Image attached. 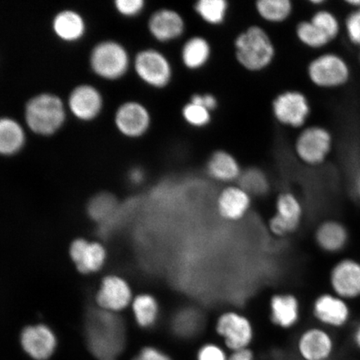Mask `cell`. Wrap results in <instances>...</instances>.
<instances>
[{
  "label": "cell",
  "mask_w": 360,
  "mask_h": 360,
  "mask_svg": "<svg viewBox=\"0 0 360 360\" xmlns=\"http://www.w3.org/2000/svg\"><path fill=\"white\" fill-rule=\"evenodd\" d=\"M84 334L88 348L97 360H117L124 349V323L114 312L90 309L85 319Z\"/></svg>",
  "instance_id": "1"
},
{
  "label": "cell",
  "mask_w": 360,
  "mask_h": 360,
  "mask_svg": "<svg viewBox=\"0 0 360 360\" xmlns=\"http://www.w3.org/2000/svg\"><path fill=\"white\" fill-rule=\"evenodd\" d=\"M233 48L237 64L252 74L267 70L277 56L271 35L259 25H251L240 31L233 39Z\"/></svg>",
  "instance_id": "2"
},
{
  "label": "cell",
  "mask_w": 360,
  "mask_h": 360,
  "mask_svg": "<svg viewBox=\"0 0 360 360\" xmlns=\"http://www.w3.org/2000/svg\"><path fill=\"white\" fill-rule=\"evenodd\" d=\"M25 120L31 131L51 136L64 125L66 108L56 94L41 93L30 98L25 108Z\"/></svg>",
  "instance_id": "3"
},
{
  "label": "cell",
  "mask_w": 360,
  "mask_h": 360,
  "mask_svg": "<svg viewBox=\"0 0 360 360\" xmlns=\"http://www.w3.org/2000/svg\"><path fill=\"white\" fill-rule=\"evenodd\" d=\"M214 331L225 348L233 351L250 349L255 337L254 321L247 314L237 309H226L216 315Z\"/></svg>",
  "instance_id": "4"
},
{
  "label": "cell",
  "mask_w": 360,
  "mask_h": 360,
  "mask_svg": "<svg viewBox=\"0 0 360 360\" xmlns=\"http://www.w3.org/2000/svg\"><path fill=\"white\" fill-rule=\"evenodd\" d=\"M135 75L153 89H168L174 79V68L168 55L156 48L142 49L133 60Z\"/></svg>",
  "instance_id": "5"
},
{
  "label": "cell",
  "mask_w": 360,
  "mask_h": 360,
  "mask_svg": "<svg viewBox=\"0 0 360 360\" xmlns=\"http://www.w3.org/2000/svg\"><path fill=\"white\" fill-rule=\"evenodd\" d=\"M334 139L321 125H307L300 130L294 142V154L301 164L310 168L325 164L332 151Z\"/></svg>",
  "instance_id": "6"
},
{
  "label": "cell",
  "mask_w": 360,
  "mask_h": 360,
  "mask_svg": "<svg viewBox=\"0 0 360 360\" xmlns=\"http://www.w3.org/2000/svg\"><path fill=\"white\" fill-rule=\"evenodd\" d=\"M273 213L267 220L270 235L285 238L299 231L304 218L302 201L294 192L283 191L274 198Z\"/></svg>",
  "instance_id": "7"
},
{
  "label": "cell",
  "mask_w": 360,
  "mask_h": 360,
  "mask_svg": "<svg viewBox=\"0 0 360 360\" xmlns=\"http://www.w3.org/2000/svg\"><path fill=\"white\" fill-rule=\"evenodd\" d=\"M306 76L313 86L321 89H335L349 82L351 70L344 57L326 52L315 56L306 67Z\"/></svg>",
  "instance_id": "8"
},
{
  "label": "cell",
  "mask_w": 360,
  "mask_h": 360,
  "mask_svg": "<svg viewBox=\"0 0 360 360\" xmlns=\"http://www.w3.org/2000/svg\"><path fill=\"white\" fill-rule=\"evenodd\" d=\"M89 65L94 73L100 77L117 80L127 75L133 60L123 44L115 40H103L90 53Z\"/></svg>",
  "instance_id": "9"
},
{
  "label": "cell",
  "mask_w": 360,
  "mask_h": 360,
  "mask_svg": "<svg viewBox=\"0 0 360 360\" xmlns=\"http://www.w3.org/2000/svg\"><path fill=\"white\" fill-rule=\"evenodd\" d=\"M270 109L277 124L299 130L307 126L312 112L308 96L298 89H286L276 94Z\"/></svg>",
  "instance_id": "10"
},
{
  "label": "cell",
  "mask_w": 360,
  "mask_h": 360,
  "mask_svg": "<svg viewBox=\"0 0 360 360\" xmlns=\"http://www.w3.org/2000/svg\"><path fill=\"white\" fill-rule=\"evenodd\" d=\"M255 198L240 184H229L216 193L215 212L224 222L240 223L249 216Z\"/></svg>",
  "instance_id": "11"
},
{
  "label": "cell",
  "mask_w": 360,
  "mask_h": 360,
  "mask_svg": "<svg viewBox=\"0 0 360 360\" xmlns=\"http://www.w3.org/2000/svg\"><path fill=\"white\" fill-rule=\"evenodd\" d=\"M303 306L298 295L290 291L272 292L267 300V315L270 323L281 330H290L299 326Z\"/></svg>",
  "instance_id": "12"
},
{
  "label": "cell",
  "mask_w": 360,
  "mask_h": 360,
  "mask_svg": "<svg viewBox=\"0 0 360 360\" xmlns=\"http://www.w3.org/2000/svg\"><path fill=\"white\" fill-rule=\"evenodd\" d=\"M187 28L186 18L173 8H158L147 21L148 34L160 44H173L182 39Z\"/></svg>",
  "instance_id": "13"
},
{
  "label": "cell",
  "mask_w": 360,
  "mask_h": 360,
  "mask_svg": "<svg viewBox=\"0 0 360 360\" xmlns=\"http://www.w3.org/2000/svg\"><path fill=\"white\" fill-rule=\"evenodd\" d=\"M115 124L126 138L141 139L150 132L153 117L145 103L137 101H125L115 112Z\"/></svg>",
  "instance_id": "14"
},
{
  "label": "cell",
  "mask_w": 360,
  "mask_h": 360,
  "mask_svg": "<svg viewBox=\"0 0 360 360\" xmlns=\"http://www.w3.org/2000/svg\"><path fill=\"white\" fill-rule=\"evenodd\" d=\"M312 317L319 326L341 328L350 321L351 309L348 301L330 292H322L313 300L310 307Z\"/></svg>",
  "instance_id": "15"
},
{
  "label": "cell",
  "mask_w": 360,
  "mask_h": 360,
  "mask_svg": "<svg viewBox=\"0 0 360 360\" xmlns=\"http://www.w3.org/2000/svg\"><path fill=\"white\" fill-rule=\"evenodd\" d=\"M333 294L346 300L360 299V261L351 257L338 260L328 273Z\"/></svg>",
  "instance_id": "16"
},
{
  "label": "cell",
  "mask_w": 360,
  "mask_h": 360,
  "mask_svg": "<svg viewBox=\"0 0 360 360\" xmlns=\"http://www.w3.org/2000/svg\"><path fill=\"white\" fill-rule=\"evenodd\" d=\"M335 349L334 338L322 326L304 328L296 341L297 352L303 360H328Z\"/></svg>",
  "instance_id": "17"
},
{
  "label": "cell",
  "mask_w": 360,
  "mask_h": 360,
  "mask_svg": "<svg viewBox=\"0 0 360 360\" xmlns=\"http://www.w3.org/2000/svg\"><path fill=\"white\" fill-rule=\"evenodd\" d=\"M243 170L244 168L237 157L223 148L211 153L205 165L207 177L222 186L238 183Z\"/></svg>",
  "instance_id": "18"
},
{
  "label": "cell",
  "mask_w": 360,
  "mask_h": 360,
  "mask_svg": "<svg viewBox=\"0 0 360 360\" xmlns=\"http://www.w3.org/2000/svg\"><path fill=\"white\" fill-rule=\"evenodd\" d=\"M134 298L132 288L127 281L118 276H109L103 281L96 301L100 308L115 313L131 305Z\"/></svg>",
  "instance_id": "19"
},
{
  "label": "cell",
  "mask_w": 360,
  "mask_h": 360,
  "mask_svg": "<svg viewBox=\"0 0 360 360\" xmlns=\"http://www.w3.org/2000/svg\"><path fill=\"white\" fill-rule=\"evenodd\" d=\"M349 240L348 228L337 219L323 220L314 231V244L327 255L342 253L348 247Z\"/></svg>",
  "instance_id": "20"
},
{
  "label": "cell",
  "mask_w": 360,
  "mask_h": 360,
  "mask_svg": "<svg viewBox=\"0 0 360 360\" xmlns=\"http://www.w3.org/2000/svg\"><path fill=\"white\" fill-rule=\"evenodd\" d=\"M103 105L102 94L90 84H80L72 90L68 106L76 118L90 121L101 114Z\"/></svg>",
  "instance_id": "21"
},
{
  "label": "cell",
  "mask_w": 360,
  "mask_h": 360,
  "mask_svg": "<svg viewBox=\"0 0 360 360\" xmlns=\"http://www.w3.org/2000/svg\"><path fill=\"white\" fill-rule=\"evenodd\" d=\"M120 205L110 193H101L94 196L88 205V213L98 224V233L107 237L114 232L120 222Z\"/></svg>",
  "instance_id": "22"
},
{
  "label": "cell",
  "mask_w": 360,
  "mask_h": 360,
  "mask_svg": "<svg viewBox=\"0 0 360 360\" xmlns=\"http://www.w3.org/2000/svg\"><path fill=\"white\" fill-rule=\"evenodd\" d=\"M21 345L25 352L35 360H47L55 352L57 340L47 326L26 327L21 334Z\"/></svg>",
  "instance_id": "23"
},
{
  "label": "cell",
  "mask_w": 360,
  "mask_h": 360,
  "mask_svg": "<svg viewBox=\"0 0 360 360\" xmlns=\"http://www.w3.org/2000/svg\"><path fill=\"white\" fill-rule=\"evenodd\" d=\"M212 56V44L205 36L200 34L192 35L184 39L179 51L183 67L191 72L205 69Z\"/></svg>",
  "instance_id": "24"
},
{
  "label": "cell",
  "mask_w": 360,
  "mask_h": 360,
  "mask_svg": "<svg viewBox=\"0 0 360 360\" xmlns=\"http://www.w3.org/2000/svg\"><path fill=\"white\" fill-rule=\"evenodd\" d=\"M130 306L135 323L143 330L155 328L163 316L164 309L161 300L150 292H142L135 295Z\"/></svg>",
  "instance_id": "25"
},
{
  "label": "cell",
  "mask_w": 360,
  "mask_h": 360,
  "mask_svg": "<svg viewBox=\"0 0 360 360\" xmlns=\"http://www.w3.org/2000/svg\"><path fill=\"white\" fill-rule=\"evenodd\" d=\"M70 255L81 273L89 274L100 269L105 263L106 254L98 243L75 240L70 248Z\"/></svg>",
  "instance_id": "26"
},
{
  "label": "cell",
  "mask_w": 360,
  "mask_h": 360,
  "mask_svg": "<svg viewBox=\"0 0 360 360\" xmlns=\"http://www.w3.org/2000/svg\"><path fill=\"white\" fill-rule=\"evenodd\" d=\"M53 32L62 40L75 42L83 37L86 24L78 12L65 10L58 13L53 20Z\"/></svg>",
  "instance_id": "27"
},
{
  "label": "cell",
  "mask_w": 360,
  "mask_h": 360,
  "mask_svg": "<svg viewBox=\"0 0 360 360\" xmlns=\"http://www.w3.org/2000/svg\"><path fill=\"white\" fill-rule=\"evenodd\" d=\"M26 143L25 130L15 119L0 118V155L12 156L20 153Z\"/></svg>",
  "instance_id": "28"
},
{
  "label": "cell",
  "mask_w": 360,
  "mask_h": 360,
  "mask_svg": "<svg viewBox=\"0 0 360 360\" xmlns=\"http://www.w3.org/2000/svg\"><path fill=\"white\" fill-rule=\"evenodd\" d=\"M255 11L259 19L269 25H281L294 15L295 6L291 0H258Z\"/></svg>",
  "instance_id": "29"
},
{
  "label": "cell",
  "mask_w": 360,
  "mask_h": 360,
  "mask_svg": "<svg viewBox=\"0 0 360 360\" xmlns=\"http://www.w3.org/2000/svg\"><path fill=\"white\" fill-rule=\"evenodd\" d=\"M193 8L205 25L219 27L226 22L231 6L227 0H198L193 4Z\"/></svg>",
  "instance_id": "30"
},
{
  "label": "cell",
  "mask_w": 360,
  "mask_h": 360,
  "mask_svg": "<svg viewBox=\"0 0 360 360\" xmlns=\"http://www.w3.org/2000/svg\"><path fill=\"white\" fill-rule=\"evenodd\" d=\"M238 184L254 198L268 195L271 188L269 175L263 169L257 166H250L244 169Z\"/></svg>",
  "instance_id": "31"
},
{
  "label": "cell",
  "mask_w": 360,
  "mask_h": 360,
  "mask_svg": "<svg viewBox=\"0 0 360 360\" xmlns=\"http://www.w3.org/2000/svg\"><path fill=\"white\" fill-rule=\"evenodd\" d=\"M295 34L301 45L312 51H321L331 43L330 39L309 20L300 21L295 26Z\"/></svg>",
  "instance_id": "32"
},
{
  "label": "cell",
  "mask_w": 360,
  "mask_h": 360,
  "mask_svg": "<svg viewBox=\"0 0 360 360\" xmlns=\"http://www.w3.org/2000/svg\"><path fill=\"white\" fill-rule=\"evenodd\" d=\"M214 112L205 107L190 101L184 103L180 115L184 122L190 127L201 129L208 127L212 123Z\"/></svg>",
  "instance_id": "33"
},
{
  "label": "cell",
  "mask_w": 360,
  "mask_h": 360,
  "mask_svg": "<svg viewBox=\"0 0 360 360\" xmlns=\"http://www.w3.org/2000/svg\"><path fill=\"white\" fill-rule=\"evenodd\" d=\"M315 26L325 34L330 41H335L340 34V22L334 13L319 8L315 11L309 19Z\"/></svg>",
  "instance_id": "34"
},
{
  "label": "cell",
  "mask_w": 360,
  "mask_h": 360,
  "mask_svg": "<svg viewBox=\"0 0 360 360\" xmlns=\"http://www.w3.org/2000/svg\"><path fill=\"white\" fill-rule=\"evenodd\" d=\"M345 30L349 42L360 47V8L352 10L345 18Z\"/></svg>",
  "instance_id": "35"
},
{
  "label": "cell",
  "mask_w": 360,
  "mask_h": 360,
  "mask_svg": "<svg viewBox=\"0 0 360 360\" xmlns=\"http://www.w3.org/2000/svg\"><path fill=\"white\" fill-rule=\"evenodd\" d=\"M224 346L215 342L202 344L197 352V360H228Z\"/></svg>",
  "instance_id": "36"
},
{
  "label": "cell",
  "mask_w": 360,
  "mask_h": 360,
  "mask_svg": "<svg viewBox=\"0 0 360 360\" xmlns=\"http://www.w3.org/2000/svg\"><path fill=\"white\" fill-rule=\"evenodd\" d=\"M115 6L121 15L134 18L146 10V3L143 0H116Z\"/></svg>",
  "instance_id": "37"
},
{
  "label": "cell",
  "mask_w": 360,
  "mask_h": 360,
  "mask_svg": "<svg viewBox=\"0 0 360 360\" xmlns=\"http://www.w3.org/2000/svg\"><path fill=\"white\" fill-rule=\"evenodd\" d=\"M206 108L207 110L214 112L218 110L219 102L218 98L212 93H195L188 100Z\"/></svg>",
  "instance_id": "38"
},
{
  "label": "cell",
  "mask_w": 360,
  "mask_h": 360,
  "mask_svg": "<svg viewBox=\"0 0 360 360\" xmlns=\"http://www.w3.org/2000/svg\"><path fill=\"white\" fill-rule=\"evenodd\" d=\"M133 360H172L163 350L154 346L143 348Z\"/></svg>",
  "instance_id": "39"
},
{
  "label": "cell",
  "mask_w": 360,
  "mask_h": 360,
  "mask_svg": "<svg viewBox=\"0 0 360 360\" xmlns=\"http://www.w3.org/2000/svg\"><path fill=\"white\" fill-rule=\"evenodd\" d=\"M146 176L145 170L139 167L133 168L129 173V181L134 184V186H139V184L145 182Z\"/></svg>",
  "instance_id": "40"
},
{
  "label": "cell",
  "mask_w": 360,
  "mask_h": 360,
  "mask_svg": "<svg viewBox=\"0 0 360 360\" xmlns=\"http://www.w3.org/2000/svg\"><path fill=\"white\" fill-rule=\"evenodd\" d=\"M228 360H255V355L250 349H240L233 351L229 355Z\"/></svg>",
  "instance_id": "41"
},
{
  "label": "cell",
  "mask_w": 360,
  "mask_h": 360,
  "mask_svg": "<svg viewBox=\"0 0 360 360\" xmlns=\"http://www.w3.org/2000/svg\"><path fill=\"white\" fill-rule=\"evenodd\" d=\"M353 334L354 344L360 351V323L356 326V328H354Z\"/></svg>",
  "instance_id": "42"
},
{
  "label": "cell",
  "mask_w": 360,
  "mask_h": 360,
  "mask_svg": "<svg viewBox=\"0 0 360 360\" xmlns=\"http://www.w3.org/2000/svg\"><path fill=\"white\" fill-rule=\"evenodd\" d=\"M348 6L353 8V10H357V8H360V0H347V1H345Z\"/></svg>",
  "instance_id": "43"
},
{
  "label": "cell",
  "mask_w": 360,
  "mask_h": 360,
  "mask_svg": "<svg viewBox=\"0 0 360 360\" xmlns=\"http://www.w3.org/2000/svg\"><path fill=\"white\" fill-rule=\"evenodd\" d=\"M309 4L315 7H322L323 4H326V0H310Z\"/></svg>",
  "instance_id": "44"
},
{
  "label": "cell",
  "mask_w": 360,
  "mask_h": 360,
  "mask_svg": "<svg viewBox=\"0 0 360 360\" xmlns=\"http://www.w3.org/2000/svg\"><path fill=\"white\" fill-rule=\"evenodd\" d=\"M359 64H360V56H359Z\"/></svg>",
  "instance_id": "45"
}]
</instances>
